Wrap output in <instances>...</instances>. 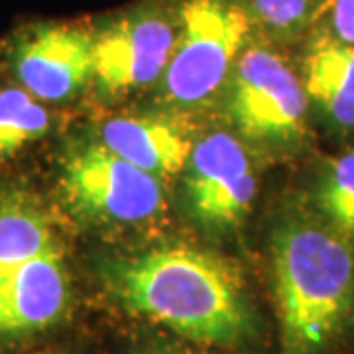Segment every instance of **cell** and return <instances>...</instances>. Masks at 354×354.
<instances>
[{
    "label": "cell",
    "instance_id": "obj_10",
    "mask_svg": "<svg viewBox=\"0 0 354 354\" xmlns=\"http://www.w3.org/2000/svg\"><path fill=\"white\" fill-rule=\"evenodd\" d=\"M99 140L127 162L160 179L179 174L195 146L176 122L152 116H116L102 124Z\"/></svg>",
    "mask_w": 354,
    "mask_h": 354
},
{
    "label": "cell",
    "instance_id": "obj_8",
    "mask_svg": "<svg viewBox=\"0 0 354 354\" xmlns=\"http://www.w3.org/2000/svg\"><path fill=\"white\" fill-rule=\"evenodd\" d=\"M256 197L252 162L239 140L213 132L193 146L185 199L191 216L215 232L234 230L244 223Z\"/></svg>",
    "mask_w": 354,
    "mask_h": 354
},
{
    "label": "cell",
    "instance_id": "obj_9",
    "mask_svg": "<svg viewBox=\"0 0 354 354\" xmlns=\"http://www.w3.org/2000/svg\"><path fill=\"white\" fill-rule=\"evenodd\" d=\"M64 250L38 256L0 279V341L53 327L69 307Z\"/></svg>",
    "mask_w": 354,
    "mask_h": 354
},
{
    "label": "cell",
    "instance_id": "obj_5",
    "mask_svg": "<svg viewBox=\"0 0 354 354\" xmlns=\"http://www.w3.org/2000/svg\"><path fill=\"white\" fill-rule=\"evenodd\" d=\"M254 36L228 77V116L246 138L297 144L307 134L304 81L274 46Z\"/></svg>",
    "mask_w": 354,
    "mask_h": 354
},
{
    "label": "cell",
    "instance_id": "obj_18",
    "mask_svg": "<svg viewBox=\"0 0 354 354\" xmlns=\"http://www.w3.org/2000/svg\"><path fill=\"white\" fill-rule=\"evenodd\" d=\"M36 354H59V353H51V351H44V353H36Z\"/></svg>",
    "mask_w": 354,
    "mask_h": 354
},
{
    "label": "cell",
    "instance_id": "obj_2",
    "mask_svg": "<svg viewBox=\"0 0 354 354\" xmlns=\"http://www.w3.org/2000/svg\"><path fill=\"white\" fill-rule=\"evenodd\" d=\"M351 234L325 215L286 218L272 236L281 354H333L354 330Z\"/></svg>",
    "mask_w": 354,
    "mask_h": 354
},
{
    "label": "cell",
    "instance_id": "obj_1",
    "mask_svg": "<svg viewBox=\"0 0 354 354\" xmlns=\"http://www.w3.org/2000/svg\"><path fill=\"white\" fill-rule=\"evenodd\" d=\"M102 283L124 311L189 341L236 346L252 333L241 272L225 258L189 246H164L102 268Z\"/></svg>",
    "mask_w": 354,
    "mask_h": 354
},
{
    "label": "cell",
    "instance_id": "obj_3",
    "mask_svg": "<svg viewBox=\"0 0 354 354\" xmlns=\"http://www.w3.org/2000/svg\"><path fill=\"white\" fill-rule=\"evenodd\" d=\"M248 16L232 0H179L176 46L165 65V101L193 106L228 83L242 50L252 39Z\"/></svg>",
    "mask_w": 354,
    "mask_h": 354
},
{
    "label": "cell",
    "instance_id": "obj_16",
    "mask_svg": "<svg viewBox=\"0 0 354 354\" xmlns=\"http://www.w3.org/2000/svg\"><path fill=\"white\" fill-rule=\"evenodd\" d=\"M315 28L354 46V0H329Z\"/></svg>",
    "mask_w": 354,
    "mask_h": 354
},
{
    "label": "cell",
    "instance_id": "obj_12",
    "mask_svg": "<svg viewBox=\"0 0 354 354\" xmlns=\"http://www.w3.org/2000/svg\"><path fill=\"white\" fill-rule=\"evenodd\" d=\"M46 209L22 189L0 191V279L26 262L59 250Z\"/></svg>",
    "mask_w": 354,
    "mask_h": 354
},
{
    "label": "cell",
    "instance_id": "obj_7",
    "mask_svg": "<svg viewBox=\"0 0 354 354\" xmlns=\"http://www.w3.org/2000/svg\"><path fill=\"white\" fill-rule=\"evenodd\" d=\"M8 55L18 83L41 102L75 97L95 79V28L36 22L20 28Z\"/></svg>",
    "mask_w": 354,
    "mask_h": 354
},
{
    "label": "cell",
    "instance_id": "obj_14",
    "mask_svg": "<svg viewBox=\"0 0 354 354\" xmlns=\"http://www.w3.org/2000/svg\"><path fill=\"white\" fill-rule=\"evenodd\" d=\"M50 114L26 88L0 91V158H10L28 144L46 136Z\"/></svg>",
    "mask_w": 354,
    "mask_h": 354
},
{
    "label": "cell",
    "instance_id": "obj_13",
    "mask_svg": "<svg viewBox=\"0 0 354 354\" xmlns=\"http://www.w3.org/2000/svg\"><path fill=\"white\" fill-rule=\"evenodd\" d=\"M248 16L254 34L293 41L309 36L329 0H232Z\"/></svg>",
    "mask_w": 354,
    "mask_h": 354
},
{
    "label": "cell",
    "instance_id": "obj_11",
    "mask_svg": "<svg viewBox=\"0 0 354 354\" xmlns=\"http://www.w3.org/2000/svg\"><path fill=\"white\" fill-rule=\"evenodd\" d=\"M307 99L341 130L354 128V46L313 28L301 67Z\"/></svg>",
    "mask_w": 354,
    "mask_h": 354
},
{
    "label": "cell",
    "instance_id": "obj_17",
    "mask_svg": "<svg viewBox=\"0 0 354 354\" xmlns=\"http://www.w3.org/2000/svg\"><path fill=\"white\" fill-rule=\"evenodd\" d=\"M152 354H189V353H181V351H158V353Z\"/></svg>",
    "mask_w": 354,
    "mask_h": 354
},
{
    "label": "cell",
    "instance_id": "obj_4",
    "mask_svg": "<svg viewBox=\"0 0 354 354\" xmlns=\"http://www.w3.org/2000/svg\"><path fill=\"white\" fill-rule=\"evenodd\" d=\"M59 185L79 218L99 225H140L164 211L162 179L127 162L101 140L65 153Z\"/></svg>",
    "mask_w": 354,
    "mask_h": 354
},
{
    "label": "cell",
    "instance_id": "obj_15",
    "mask_svg": "<svg viewBox=\"0 0 354 354\" xmlns=\"http://www.w3.org/2000/svg\"><path fill=\"white\" fill-rule=\"evenodd\" d=\"M319 205L330 223L354 236V150L330 164L321 183Z\"/></svg>",
    "mask_w": 354,
    "mask_h": 354
},
{
    "label": "cell",
    "instance_id": "obj_6",
    "mask_svg": "<svg viewBox=\"0 0 354 354\" xmlns=\"http://www.w3.org/2000/svg\"><path fill=\"white\" fill-rule=\"evenodd\" d=\"M179 26V2H142L95 28V81L109 95L164 75Z\"/></svg>",
    "mask_w": 354,
    "mask_h": 354
}]
</instances>
